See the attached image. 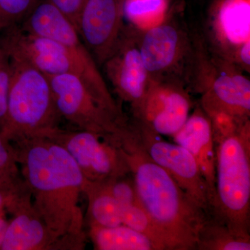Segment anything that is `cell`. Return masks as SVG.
<instances>
[{"label":"cell","instance_id":"d6986e66","mask_svg":"<svg viewBox=\"0 0 250 250\" xmlns=\"http://www.w3.org/2000/svg\"><path fill=\"white\" fill-rule=\"evenodd\" d=\"M110 181H85L83 193L88 197L89 225L113 228L123 225L119 204L112 193Z\"/></svg>","mask_w":250,"mask_h":250},{"label":"cell","instance_id":"277c9868","mask_svg":"<svg viewBox=\"0 0 250 250\" xmlns=\"http://www.w3.org/2000/svg\"><path fill=\"white\" fill-rule=\"evenodd\" d=\"M215 194L211 217L250 238V121L214 139Z\"/></svg>","mask_w":250,"mask_h":250},{"label":"cell","instance_id":"9c48e42d","mask_svg":"<svg viewBox=\"0 0 250 250\" xmlns=\"http://www.w3.org/2000/svg\"><path fill=\"white\" fill-rule=\"evenodd\" d=\"M46 138L67 151L87 181L108 182L130 174L121 147L95 133L59 127Z\"/></svg>","mask_w":250,"mask_h":250},{"label":"cell","instance_id":"7a4b0ae2","mask_svg":"<svg viewBox=\"0 0 250 250\" xmlns=\"http://www.w3.org/2000/svg\"><path fill=\"white\" fill-rule=\"evenodd\" d=\"M120 147L140 201L166 250H197L200 232L209 215L145 152L131 124Z\"/></svg>","mask_w":250,"mask_h":250},{"label":"cell","instance_id":"30bf717a","mask_svg":"<svg viewBox=\"0 0 250 250\" xmlns=\"http://www.w3.org/2000/svg\"><path fill=\"white\" fill-rule=\"evenodd\" d=\"M136 140L148 156L176 181L209 216L211 206L205 179L197 161L187 149L170 143L162 136L140 124L131 123Z\"/></svg>","mask_w":250,"mask_h":250},{"label":"cell","instance_id":"4fadbf2b","mask_svg":"<svg viewBox=\"0 0 250 250\" xmlns=\"http://www.w3.org/2000/svg\"><path fill=\"white\" fill-rule=\"evenodd\" d=\"M125 0H87L77 30L98 65H103L124 29Z\"/></svg>","mask_w":250,"mask_h":250},{"label":"cell","instance_id":"ac0fdd59","mask_svg":"<svg viewBox=\"0 0 250 250\" xmlns=\"http://www.w3.org/2000/svg\"><path fill=\"white\" fill-rule=\"evenodd\" d=\"M94 249L98 250H162L147 235L125 225L113 228L89 225Z\"/></svg>","mask_w":250,"mask_h":250},{"label":"cell","instance_id":"52a82bcc","mask_svg":"<svg viewBox=\"0 0 250 250\" xmlns=\"http://www.w3.org/2000/svg\"><path fill=\"white\" fill-rule=\"evenodd\" d=\"M135 33L150 79H174L185 84L186 81L189 82L195 47L183 24L167 14L155 27Z\"/></svg>","mask_w":250,"mask_h":250},{"label":"cell","instance_id":"7c38bea8","mask_svg":"<svg viewBox=\"0 0 250 250\" xmlns=\"http://www.w3.org/2000/svg\"><path fill=\"white\" fill-rule=\"evenodd\" d=\"M103 65L117 95L129 104L134 111L146 95L150 77L143 62L133 29L125 26L114 50Z\"/></svg>","mask_w":250,"mask_h":250},{"label":"cell","instance_id":"9a60e30c","mask_svg":"<svg viewBox=\"0 0 250 250\" xmlns=\"http://www.w3.org/2000/svg\"><path fill=\"white\" fill-rule=\"evenodd\" d=\"M172 138L174 143L187 149L197 161L208 187L213 211L215 194V143L211 123L201 106L193 110Z\"/></svg>","mask_w":250,"mask_h":250},{"label":"cell","instance_id":"44dd1931","mask_svg":"<svg viewBox=\"0 0 250 250\" xmlns=\"http://www.w3.org/2000/svg\"><path fill=\"white\" fill-rule=\"evenodd\" d=\"M250 238L236 236L225 224L209 217L202 229L197 250H250Z\"/></svg>","mask_w":250,"mask_h":250},{"label":"cell","instance_id":"5bb4252c","mask_svg":"<svg viewBox=\"0 0 250 250\" xmlns=\"http://www.w3.org/2000/svg\"><path fill=\"white\" fill-rule=\"evenodd\" d=\"M250 0H221L218 3L208 23L213 54L233 62L238 49L250 41Z\"/></svg>","mask_w":250,"mask_h":250},{"label":"cell","instance_id":"d4e9b609","mask_svg":"<svg viewBox=\"0 0 250 250\" xmlns=\"http://www.w3.org/2000/svg\"><path fill=\"white\" fill-rule=\"evenodd\" d=\"M12 160L7 147L5 146L2 138L0 136V170L7 167Z\"/></svg>","mask_w":250,"mask_h":250},{"label":"cell","instance_id":"6da1fadb","mask_svg":"<svg viewBox=\"0 0 250 250\" xmlns=\"http://www.w3.org/2000/svg\"><path fill=\"white\" fill-rule=\"evenodd\" d=\"M17 143L18 162L36 213L67 250L83 249L85 220L80 200L86 179L80 167L48 138Z\"/></svg>","mask_w":250,"mask_h":250},{"label":"cell","instance_id":"603a6c76","mask_svg":"<svg viewBox=\"0 0 250 250\" xmlns=\"http://www.w3.org/2000/svg\"><path fill=\"white\" fill-rule=\"evenodd\" d=\"M11 79V59L0 41V123L4 121L7 111Z\"/></svg>","mask_w":250,"mask_h":250},{"label":"cell","instance_id":"484cf974","mask_svg":"<svg viewBox=\"0 0 250 250\" xmlns=\"http://www.w3.org/2000/svg\"><path fill=\"white\" fill-rule=\"evenodd\" d=\"M8 226H9V223L4 218L0 217V248L2 246Z\"/></svg>","mask_w":250,"mask_h":250},{"label":"cell","instance_id":"e0dca14e","mask_svg":"<svg viewBox=\"0 0 250 250\" xmlns=\"http://www.w3.org/2000/svg\"><path fill=\"white\" fill-rule=\"evenodd\" d=\"M113 196L119 204L123 225L147 235L166 250L159 233L151 221L149 215L140 201L134 181L124 177L117 179L110 184Z\"/></svg>","mask_w":250,"mask_h":250},{"label":"cell","instance_id":"8fae6325","mask_svg":"<svg viewBox=\"0 0 250 250\" xmlns=\"http://www.w3.org/2000/svg\"><path fill=\"white\" fill-rule=\"evenodd\" d=\"M192 103L185 83L174 79H150L134 121L161 136L172 137L190 116Z\"/></svg>","mask_w":250,"mask_h":250},{"label":"cell","instance_id":"2e32d148","mask_svg":"<svg viewBox=\"0 0 250 250\" xmlns=\"http://www.w3.org/2000/svg\"><path fill=\"white\" fill-rule=\"evenodd\" d=\"M17 208V214L9 223L1 250H67L36 213L31 200Z\"/></svg>","mask_w":250,"mask_h":250},{"label":"cell","instance_id":"ba28073f","mask_svg":"<svg viewBox=\"0 0 250 250\" xmlns=\"http://www.w3.org/2000/svg\"><path fill=\"white\" fill-rule=\"evenodd\" d=\"M47 77L62 118L79 129L95 133L120 144L129 128V121H121L111 114L75 75L62 74Z\"/></svg>","mask_w":250,"mask_h":250},{"label":"cell","instance_id":"7402d4cb","mask_svg":"<svg viewBox=\"0 0 250 250\" xmlns=\"http://www.w3.org/2000/svg\"><path fill=\"white\" fill-rule=\"evenodd\" d=\"M39 0H0V32L22 22Z\"/></svg>","mask_w":250,"mask_h":250},{"label":"cell","instance_id":"cb8c5ba5","mask_svg":"<svg viewBox=\"0 0 250 250\" xmlns=\"http://www.w3.org/2000/svg\"><path fill=\"white\" fill-rule=\"evenodd\" d=\"M73 24L77 27L79 18L87 0H48Z\"/></svg>","mask_w":250,"mask_h":250},{"label":"cell","instance_id":"5b68a950","mask_svg":"<svg viewBox=\"0 0 250 250\" xmlns=\"http://www.w3.org/2000/svg\"><path fill=\"white\" fill-rule=\"evenodd\" d=\"M9 57L11 79L5 131L17 143L47 137L59 127L62 118L48 77L25 61Z\"/></svg>","mask_w":250,"mask_h":250},{"label":"cell","instance_id":"4316f807","mask_svg":"<svg viewBox=\"0 0 250 250\" xmlns=\"http://www.w3.org/2000/svg\"><path fill=\"white\" fill-rule=\"evenodd\" d=\"M3 204H4V197H3L2 194L0 192V209L2 207Z\"/></svg>","mask_w":250,"mask_h":250},{"label":"cell","instance_id":"8992f818","mask_svg":"<svg viewBox=\"0 0 250 250\" xmlns=\"http://www.w3.org/2000/svg\"><path fill=\"white\" fill-rule=\"evenodd\" d=\"M195 58L189 82L201 94L205 113L223 111L250 121V81L233 62L210 54L202 41L193 40Z\"/></svg>","mask_w":250,"mask_h":250},{"label":"cell","instance_id":"ffe728a7","mask_svg":"<svg viewBox=\"0 0 250 250\" xmlns=\"http://www.w3.org/2000/svg\"><path fill=\"white\" fill-rule=\"evenodd\" d=\"M169 0H125L124 19L130 29L143 31L155 27L165 20Z\"/></svg>","mask_w":250,"mask_h":250},{"label":"cell","instance_id":"3957f363","mask_svg":"<svg viewBox=\"0 0 250 250\" xmlns=\"http://www.w3.org/2000/svg\"><path fill=\"white\" fill-rule=\"evenodd\" d=\"M0 33V41L11 57L25 61L47 76L75 75L113 116L120 118L124 115L108 89L98 63L71 22H62L51 39L29 34L19 24Z\"/></svg>","mask_w":250,"mask_h":250}]
</instances>
